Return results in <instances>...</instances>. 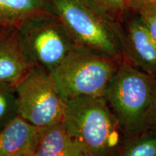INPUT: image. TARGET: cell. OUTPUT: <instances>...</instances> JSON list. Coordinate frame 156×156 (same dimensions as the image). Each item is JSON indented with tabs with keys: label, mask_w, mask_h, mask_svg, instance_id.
I'll list each match as a JSON object with an SVG mask.
<instances>
[{
	"label": "cell",
	"mask_w": 156,
	"mask_h": 156,
	"mask_svg": "<svg viewBox=\"0 0 156 156\" xmlns=\"http://www.w3.org/2000/svg\"><path fill=\"white\" fill-rule=\"evenodd\" d=\"M128 1H129V0H128Z\"/></svg>",
	"instance_id": "18"
},
{
	"label": "cell",
	"mask_w": 156,
	"mask_h": 156,
	"mask_svg": "<svg viewBox=\"0 0 156 156\" xmlns=\"http://www.w3.org/2000/svg\"><path fill=\"white\" fill-rule=\"evenodd\" d=\"M44 128L17 116L0 130V156H32Z\"/></svg>",
	"instance_id": "9"
},
{
	"label": "cell",
	"mask_w": 156,
	"mask_h": 156,
	"mask_svg": "<svg viewBox=\"0 0 156 156\" xmlns=\"http://www.w3.org/2000/svg\"><path fill=\"white\" fill-rule=\"evenodd\" d=\"M23 51L32 66L51 71L77 46L54 13H40L16 27Z\"/></svg>",
	"instance_id": "5"
},
{
	"label": "cell",
	"mask_w": 156,
	"mask_h": 156,
	"mask_svg": "<svg viewBox=\"0 0 156 156\" xmlns=\"http://www.w3.org/2000/svg\"><path fill=\"white\" fill-rule=\"evenodd\" d=\"M54 14L77 46L122 61L118 24L102 18L81 0H50Z\"/></svg>",
	"instance_id": "4"
},
{
	"label": "cell",
	"mask_w": 156,
	"mask_h": 156,
	"mask_svg": "<svg viewBox=\"0 0 156 156\" xmlns=\"http://www.w3.org/2000/svg\"><path fill=\"white\" fill-rule=\"evenodd\" d=\"M128 9L136 13H156V0H129Z\"/></svg>",
	"instance_id": "15"
},
{
	"label": "cell",
	"mask_w": 156,
	"mask_h": 156,
	"mask_svg": "<svg viewBox=\"0 0 156 156\" xmlns=\"http://www.w3.org/2000/svg\"><path fill=\"white\" fill-rule=\"evenodd\" d=\"M118 28L122 60L156 77V41L141 15L129 10Z\"/></svg>",
	"instance_id": "7"
},
{
	"label": "cell",
	"mask_w": 156,
	"mask_h": 156,
	"mask_svg": "<svg viewBox=\"0 0 156 156\" xmlns=\"http://www.w3.org/2000/svg\"><path fill=\"white\" fill-rule=\"evenodd\" d=\"M33 66L23 51L16 27L0 31V83L16 86Z\"/></svg>",
	"instance_id": "8"
},
{
	"label": "cell",
	"mask_w": 156,
	"mask_h": 156,
	"mask_svg": "<svg viewBox=\"0 0 156 156\" xmlns=\"http://www.w3.org/2000/svg\"><path fill=\"white\" fill-rule=\"evenodd\" d=\"M62 123L88 156H118L127 138L103 97L67 101Z\"/></svg>",
	"instance_id": "2"
},
{
	"label": "cell",
	"mask_w": 156,
	"mask_h": 156,
	"mask_svg": "<svg viewBox=\"0 0 156 156\" xmlns=\"http://www.w3.org/2000/svg\"><path fill=\"white\" fill-rule=\"evenodd\" d=\"M141 15L148 30L156 41V13H138Z\"/></svg>",
	"instance_id": "16"
},
{
	"label": "cell",
	"mask_w": 156,
	"mask_h": 156,
	"mask_svg": "<svg viewBox=\"0 0 156 156\" xmlns=\"http://www.w3.org/2000/svg\"><path fill=\"white\" fill-rule=\"evenodd\" d=\"M32 156H88L73 139L62 122L44 128Z\"/></svg>",
	"instance_id": "10"
},
{
	"label": "cell",
	"mask_w": 156,
	"mask_h": 156,
	"mask_svg": "<svg viewBox=\"0 0 156 156\" xmlns=\"http://www.w3.org/2000/svg\"><path fill=\"white\" fill-rule=\"evenodd\" d=\"M18 116L15 87L0 83V130Z\"/></svg>",
	"instance_id": "14"
},
{
	"label": "cell",
	"mask_w": 156,
	"mask_h": 156,
	"mask_svg": "<svg viewBox=\"0 0 156 156\" xmlns=\"http://www.w3.org/2000/svg\"><path fill=\"white\" fill-rule=\"evenodd\" d=\"M19 116L38 127L63 120L67 101L58 92L49 72L33 66L15 86Z\"/></svg>",
	"instance_id": "6"
},
{
	"label": "cell",
	"mask_w": 156,
	"mask_h": 156,
	"mask_svg": "<svg viewBox=\"0 0 156 156\" xmlns=\"http://www.w3.org/2000/svg\"><path fill=\"white\" fill-rule=\"evenodd\" d=\"M156 126L126 138L118 156H156Z\"/></svg>",
	"instance_id": "12"
},
{
	"label": "cell",
	"mask_w": 156,
	"mask_h": 156,
	"mask_svg": "<svg viewBox=\"0 0 156 156\" xmlns=\"http://www.w3.org/2000/svg\"><path fill=\"white\" fill-rule=\"evenodd\" d=\"M54 13L50 0H0V26L17 27L28 17Z\"/></svg>",
	"instance_id": "11"
},
{
	"label": "cell",
	"mask_w": 156,
	"mask_h": 156,
	"mask_svg": "<svg viewBox=\"0 0 156 156\" xmlns=\"http://www.w3.org/2000/svg\"><path fill=\"white\" fill-rule=\"evenodd\" d=\"M95 14L118 24L129 12L128 0H81Z\"/></svg>",
	"instance_id": "13"
},
{
	"label": "cell",
	"mask_w": 156,
	"mask_h": 156,
	"mask_svg": "<svg viewBox=\"0 0 156 156\" xmlns=\"http://www.w3.org/2000/svg\"><path fill=\"white\" fill-rule=\"evenodd\" d=\"M6 28V27H2V26H0V31H1L2 30L3 28Z\"/></svg>",
	"instance_id": "17"
},
{
	"label": "cell",
	"mask_w": 156,
	"mask_h": 156,
	"mask_svg": "<svg viewBox=\"0 0 156 156\" xmlns=\"http://www.w3.org/2000/svg\"><path fill=\"white\" fill-rule=\"evenodd\" d=\"M122 61L77 46L49 73L66 101L103 97Z\"/></svg>",
	"instance_id": "3"
},
{
	"label": "cell",
	"mask_w": 156,
	"mask_h": 156,
	"mask_svg": "<svg viewBox=\"0 0 156 156\" xmlns=\"http://www.w3.org/2000/svg\"><path fill=\"white\" fill-rule=\"evenodd\" d=\"M126 137L156 126V77L122 60L103 95Z\"/></svg>",
	"instance_id": "1"
}]
</instances>
